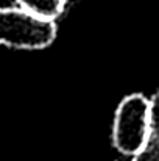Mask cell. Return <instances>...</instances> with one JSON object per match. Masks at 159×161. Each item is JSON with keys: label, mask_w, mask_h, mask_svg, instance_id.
Instances as JSON below:
<instances>
[{"label": "cell", "mask_w": 159, "mask_h": 161, "mask_svg": "<svg viewBox=\"0 0 159 161\" xmlns=\"http://www.w3.org/2000/svg\"><path fill=\"white\" fill-rule=\"evenodd\" d=\"M56 38V25L24 8H0V44L16 49H45Z\"/></svg>", "instance_id": "6da1fadb"}, {"label": "cell", "mask_w": 159, "mask_h": 161, "mask_svg": "<svg viewBox=\"0 0 159 161\" xmlns=\"http://www.w3.org/2000/svg\"><path fill=\"white\" fill-rule=\"evenodd\" d=\"M150 100L142 94H131L120 102L114 117L112 141L123 155H136L148 135Z\"/></svg>", "instance_id": "7a4b0ae2"}, {"label": "cell", "mask_w": 159, "mask_h": 161, "mask_svg": "<svg viewBox=\"0 0 159 161\" xmlns=\"http://www.w3.org/2000/svg\"><path fill=\"white\" fill-rule=\"evenodd\" d=\"M133 161H159V91L150 100V127L147 139Z\"/></svg>", "instance_id": "3957f363"}, {"label": "cell", "mask_w": 159, "mask_h": 161, "mask_svg": "<svg viewBox=\"0 0 159 161\" xmlns=\"http://www.w3.org/2000/svg\"><path fill=\"white\" fill-rule=\"evenodd\" d=\"M17 2L24 9L50 20H55L62 13L66 3V0H17Z\"/></svg>", "instance_id": "277c9868"}]
</instances>
